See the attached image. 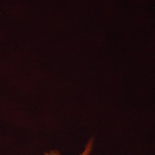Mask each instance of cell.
<instances>
[{"label": "cell", "mask_w": 155, "mask_h": 155, "mask_svg": "<svg viewBox=\"0 0 155 155\" xmlns=\"http://www.w3.org/2000/svg\"><path fill=\"white\" fill-rule=\"evenodd\" d=\"M94 138H91L89 140L85 147L84 150L81 153L80 155H90L91 153L93 148H94ZM45 155H62L61 153L58 152V150H51L50 152L45 153Z\"/></svg>", "instance_id": "obj_1"}]
</instances>
